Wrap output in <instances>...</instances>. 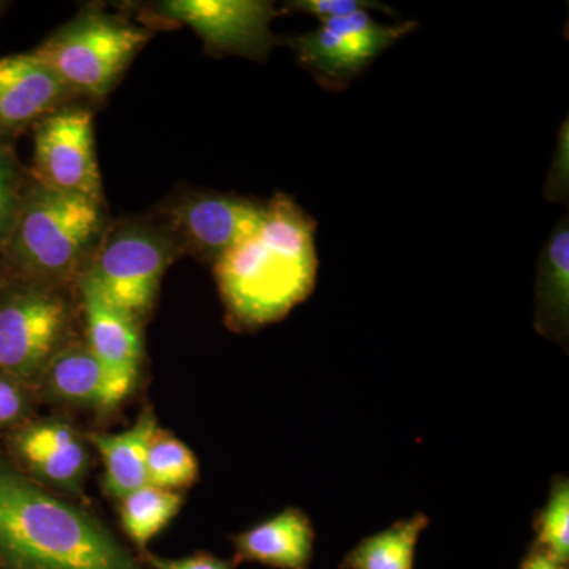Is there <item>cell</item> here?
<instances>
[{"instance_id": "ffe728a7", "label": "cell", "mask_w": 569, "mask_h": 569, "mask_svg": "<svg viewBox=\"0 0 569 569\" xmlns=\"http://www.w3.org/2000/svg\"><path fill=\"white\" fill-rule=\"evenodd\" d=\"M146 471L148 485L182 492L198 481L200 466L192 449L173 433L159 427L149 445Z\"/></svg>"}, {"instance_id": "8fae6325", "label": "cell", "mask_w": 569, "mask_h": 569, "mask_svg": "<svg viewBox=\"0 0 569 569\" xmlns=\"http://www.w3.org/2000/svg\"><path fill=\"white\" fill-rule=\"evenodd\" d=\"M137 380L118 376L92 353L84 337H74L52 358L36 385L39 402L107 415L122 406Z\"/></svg>"}, {"instance_id": "4316f807", "label": "cell", "mask_w": 569, "mask_h": 569, "mask_svg": "<svg viewBox=\"0 0 569 569\" xmlns=\"http://www.w3.org/2000/svg\"><path fill=\"white\" fill-rule=\"evenodd\" d=\"M520 569H568L567 565L560 563V561L553 560L548 553L541 552V550H535L530 553L526 560H523Z\"/></svg>"}, {"instance_id": "8992f818", "label": "cell", "mask_w": 569, "mask_h": 569, "mask_svg": "<svg viewBox=\"0 0 569 569\" xmlns=\"http://www.w3.org/2000/svg\"><path fill=\"white\" fill-rule=\"evenodd\" d=\"M78 310L77 290L0 283V370L36 391L52 358L77 337Z\"/></svg>"}, {"instance_id": "484cf974", "label": "cell", "mask_w": 569, "mask_h": 569, "mask_svg": "<svg viewBox=\"0 0 569 569\" xmlns=\"http://www.w3.org/2000/svg\"><path fill=\"white\" fill-rule=\"evenodd\" d=\"M549 200L567 201L568 194V130L565 123V132L560 134V144L557 149V157L550 168L548 181Z\"/></svg>"}, {"instance_id": "52a82bcc", "label": "cell", "mask_w": 569, "mask_h": 569, "mask_svg": "<svg viewBox=\"0 0 569 569\" xmlns=\"http://www.w3.org/2000/svg\"><path fill=\"white\" fill-rule=\"evenodd\" d=\"M31 178L44 189L104 203L91 108L70 102L33 126Z\"/></svg>"}, {"instance_id": "ba28073f", "label": "cell", "mask_w": 569, "mask_h": 569, "mask_svg": "<svg viewBox=\"0 0 569 569\" xmlns=\"http://www.w3.org/2000/svg\"><path fill=\"white\" fill-rule=\"evenodd\" d=\"M92 447L67 415L29 418L6 433V455L26 477L59 496L80 500Z\"/></svg>"}, {"instance_id": "d6986e66", "label": "cell", "mask_w": 569, "mask_h": 569, "mask_svg": "<svg viewBox=\"0 0 569 569\" xmlns=\"http://www.w3.org/2000/svg\"><path fill=\"white\" fill-rule=\"evenodd\" d=\"M183 505L181 492L146 485L119 500L123 535L142 552L160 531L170 526Z\"/></svg>"}, {"instance_id": "2e32d148", "label": "cell", "mask_w": 569, "mask_h": 569, "mask_svg": "<svg viewBox=\"0 0 569 569\" xmlns=\"http://www.w3.org/2000/svg\"><path fill=\"white\" fill-rule=\"evenodd\" d=\"M157 429L156 413L151 407H146L134 425L123 432L89 433V443L103 462V492L112 500L119 501L148 485L146 463Z\"/></svg>"}, {"instance_id": "d4e9b609", "label": "cell", "mask_w": 569, "mask_h": 569, "mask_svg": "<svg viewBox=\"0 0 569 569\" xmlns=\"http://www.w3.org/2000/svg\"><path fill=\"white\" fill-rule=\"evenodd\" d=\"M138 556L149 569H234L231 561L217 559L209 552H197L182 559H164L146 549L138 552Z\"/></svg>"}, {"instance_id": "44dd1931", "label": "cell", "mask_w": 569, "mask_h": 569, "mask_svg": "<svg viewBox=\"0 0 569 569\" xmlns=\"http://www.w3.org/2000/svg\"><path fill=\"white\" fill-rule=\"evenodd\" d=\"M538 550L567 565L569 560V482L557 478L548 503L537 516Z\"/></svg>"}, {"instance_id": "5b68a950", "label": "cell", "mask_w": 569, "mask_h": 569, "mask_svg": "<svg viewBox=\"0 0 569 569\" xmlns=\"http://www.w3.org/2000/svg\"><path fill=\"white\" fill-rule=\"evenodd\" d=\"M142 26L100 10H86L32 51L74 96L104 99L151 40Z\"/></svg>"}, {"instance_id": "ac0fdd59", "label": "cell", "mask_w": 569, "mask_h": 569, "mask_svg": "<svg viewBox=\"0 0 569 569\" xmlns=\"http://www.w3.org/2000/svg\"><path fill=\"white\" fill-rule=\"evenodd\" d=\"M429 526L426 515H415L387 530L362 539L348 553L346 569H413L415 553L422 531Z\"/></svg>"}, {"instance_id": "7402d4cb", "label": "cell", "mask_w": 569, "mask_h": 569, "mask_svg": "<svg viewBox=\"0 0 569 569\" xmlns=\"http://www.w3.org/2000/svg\"><path fill=\"white\" fill-rule=\"evenodd\" d=\"M31 173L22 168L9 141L0 138V253L20 216Z\"/></svg>"}, {"instance_id": "cb8c5ba5", "label": "cell", "mask_w": 569, "mask_h": 569, "mask_svg": "<svg viewBox=\"0 0 569 569\" xmlns=\"http://www.w3.org/2000/svg\"><path fill=\"white\" fill-rule=\"evenodd\" d=\"M299 11V13L313 14L318 20L326 21L332 18L350 17L358 11L380 10L392 14L388 6L369 0H295L287 3L284 11Z\"/></svg>"}, {"instance_id": "4fadbf2b", "label": "cell", "mask_w": 569, "mask_h": 569, "mask_svg": "<svg viewBox=\"0 0 569 569\" xmlns=\"http://www.w3.org/2000/svg\"><path fill=\"white\" fill-rule=\"evenodd\" d=\"M73 92L36 54L0 58V138L36 126L44 116L73 102Z\"/></svg>"}, {"instance_id": "9a60e30c", "label": "cell", "mask_w": 569, "mask_h": 569, "mask_svg": "<svg viewBox=\"0 0 569 569\" xmlns=\"http://www.w3.org/2000/svg\"><path fill=\"white\" fill-rule=\"evenodd\" d=\"M316 531L306 512L287 508L233 538L234 561L277 569H309Z\"/></svg>"}, {"instance_id": "9c48e42d", "label": "cell", "mask_w": 569, "mask_h": 569, "mask_svg": "<svg viewBox=\"0 0 569 569\" xmlns=\"http://www.w3.org/2000/svg\"><path fill=\"white\" fill-rule=\"evenodd\" d=\"M157 21L192 29L206 50L264 61L279 39L271 31L284 13L266 0H164L152 7Z\"/></svg>"}, {"instance_id": "3957f363", "label": "cell", "mask_w": 569, "mask_h": 569, "mask_svg": "<svg viewBox=\"0 0 569 569\" xmlns=\"http://www.w3.org/2000/svg\"><path fill=\"white\" fill-rule=\"evenodd\" d=\"M108 224L104 203L44 189L31 178L0 253V283L77 290Z\"/></svg>"}, {"instance_id": "30bf717a", "label": "cell", "mask_w": 569, "mask_h": 569, "mask_svg": "<svg viewBox=\"0 0 569 569\" xmlns=\"http://www.w3.org/2000/svg\"><path fill=\"white\" fill-rule=\"evenodd\" d=\"M264 203L216 192H192L162 209L160 222L178 242L182 254L189 253L216 263L228 250L260 228Z\"/></svg>"}, {"instance_id": "e0dca14e", "label": "cell", "mask_w": 569, "mask_h": 569, "mask_svg": "<svg viewBox=\"0 0 569 569\" xmlns=\"http://www.w3.org/2000/svg\"><path fill=\"white\" fill-rule=\"evenodd\" d=\"M539 335L567 347L569 329V224L560 220L538 261L537 313Z\"/></svg>"}, {"instance_id": "7a4b0ae2", "label": "cell", "mask_w": 569, "mask_h": 569, "mask_svg": "<svg viewBox=\"0 0 569 569\" xmlns=\"http://www.w3.org/2000/svg\"><path fill=\"white\" fill-rule=\"evenodd\" d=\"M317 222L288 194L264 203L260 228L213 263L227 323L254 331L277 323L316 287Z\"/></svg>"}, {"instance_id": "603a6c76", "label": "cell", "mask_w": 569, "mask_h": 569, "mask_svg": "<svg viewBox=\"0 0 569 569\" xmlns=\"http://www.w3.org/2000/svg\"><path fill=\"white\" fill-rule=\"evenodd\" d=\"M37 399L36 391L20 378L0 370V433L20 426L33 417Z\"/></svg>"}, {"instance_id": "277c9868", "label": "cell", "mask_w": 569, "mask_h": 569, "mask_svg": "<svg viewBox=\"0 0 569 569\" xmlns=\"http://www.w3.org/2000/svg\"><path fill=\"white\" fill-rule=\"evenodd\" d=\"M181 254L160 220H121L108 224L78 283L89 284L142 325L159 298L164 272Z\"/></svg>"}, {"instance_id": "7c38bea8", "label": "cell", "mask_w": 569, "mask_h": 569, "mask_svg": "<svg viewBox=\"0 0 569 569\" xmlns=\"http://www.w3.org/2000/svg\"><path fill=\"white\" fill-rule=\"evenodd\" d=\"M417 22L396 26L377 24L362 36H346L320 26L317 31L302 33L291 40L299 66L329 91H342L378 54L408 36Z\"/></svg>"}, {"instance_id": "6da1fadb", "label": "cell", "mask_w": 569, "mask_h": 569, "mask_svg": "<svg viewBox=\"0 0 569 569\" xmlns=\"http://www.w3.org/2000/svg\"><path fill=\"white\" fill-rule=\"evenodd\" d=\"M0 569H149L80 500L41 488L0 449Z\"/></svg>"}, {"instance_id": "5bb4252c", "label": "cell", "mask_w": 569, "mask_h": 569, "mask_svg": "<svg viewBox=\"0 0 569 569\" xmlns=\"http://www.w3.org/2000/svg\"><path fill=\"white\" fill-rule=\"evenodd\" d=\"M84 340L93 355L118 376L138 381L144 343L141 323L104 301L89 284L78 283Z\"/></svg>"}, {"instance_id": "83f0119b", "label": "cell", "mask_w": 569, "mask_h": 569, "mask_svg": "<svg viewBox=\"0 0 569 569\" xmlns=\"http://www.w3.org/2000/svg\"><path fill=\"white\" fill-rule=\"evenodd\" d=\"M3 3H0V10H2Z\"/></svg>"}]
</instances>
